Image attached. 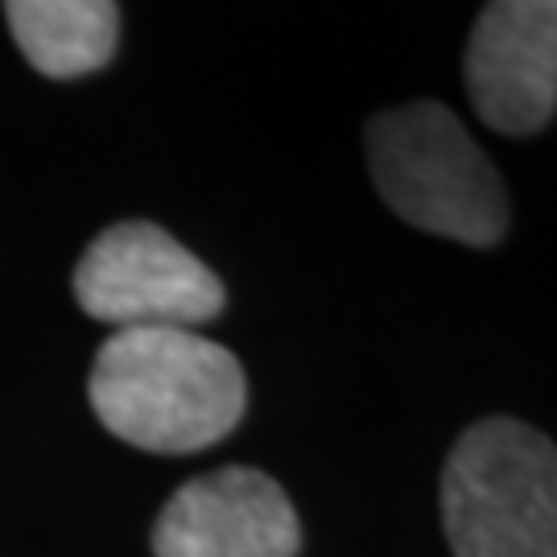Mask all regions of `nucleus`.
Returning <instances> with one entry per match:
<instances>
[{
  "instance_id": "f257e3e1",
  "label": "nucleus",
  "mask_w": 557,
  "mask_h": 557,
  "mask_svg": "<svg viewBox=\"0 0 557 557\" xmlns=\"http://www.w3.org/2000/svg\"><path fill=\"white\" fill-rule=\"evenodd\" d=\"M96 418L128 446L195 455L227 438L244 418V368L215 338L182 326L116 331L87 380Z\"/></svg>"
},
{
  "instance_id": "f03ea898",
  "label": "nucleus",
  "mask_w": 557,
  "mask_h": 557,
  "mask_svg": "<svg viewBox=\"0 0 557 557\" xmlns=\"http://www.w3.org/2000/svg\"><path fill=\"white\" fill-rule=\"evenodd\" d=\"M368 165L380 199L421 232L492 248L508 232L496 165L442 103H405L368 120Z\"/></svg>"
},
{
  "instance_id": "7ed1b4c3",
  "label": "nucleus",
  "mask_w": 557,
  "mask_h": 557,
  "mask_svg": "<svg viewBox=\"0 0 557 557\" xmlns=\"http://www.w3.org/2000/svg\"><path fill=\"white\" fill-rule=\"evenodd\" d=\"M455 557H557V446L517 418L475 421L442 471Z\"/></svg>"
},
{
  "instance_id": "20e7f679",
  "label": "nucleus",
  "mask_w": 557,
  "mask_h": 557,
  "mask_svg": "<svg viewBox=\"0 0 557 557\" xmlns=\"http://www.w3.org/2000/svg\"><path fill=\"white\" fill-rule=\"evenodd\" d=\"M83 314L116 331L182 326L199 331L223 310V281L158 223H116L91 239L75 269Z\"/></svg>"
},
{
  "instance_id": "39448f33",
  "label": "nucleus",
  "mask_w": 557,
  "mask_h": 557,
  "mask_svg": "<svg viewBox=\"0 0 557 557\" xmlns=\"http://www.w3.org/2000/svg\"><path fill=\"white\" fill-rule=\"evenodd\" d=\"M467 96L504 137L541 133L557 112V0H496L467 41Z\"/></svg>"
},
{
  "instance_id": "423d86ee",
  "label": "nucleus",
  "mask_w": 557,
  "mask_h": 557,
  "mask_svg": "<svg viewBox=\"0 0 557 557\" xmlns=\"http://www.w3.org/2000/svg\"><path fill=\"white\" fill-rule=\"evenodd\" d=\"M301 524L277 479L223 467L190 479L161 508L153 557H298Z\"/></svg>"
},
{
  "instance_id": "0eeeda50",
  "label": "nucleus",
  "mask_w": 557,
  "mask_h": 557,
  "mask_svg": "<svg viewBox=\"0 0 557 557\" xmlns=\"http://www.w3.org/2000/svg\"><path fill=\"white\" fill-rule=\"evenodd\" d=\"M9 29L46 79H79L112 62L120 9L112 0H9Z\"/></svg>"
}]
</instances>
